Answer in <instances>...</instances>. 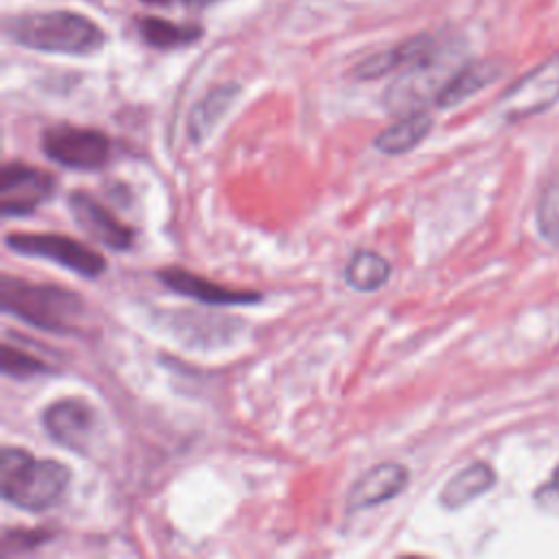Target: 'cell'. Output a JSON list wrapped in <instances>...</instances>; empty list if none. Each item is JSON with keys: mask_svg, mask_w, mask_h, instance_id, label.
<instances>
[{"mask_svg": "<svg viewBox=\"0 0 559 559\" xmlns=\"http://www.w3.org/2000/svg\"><path fill=\"white\" fill-rule=\"evenodd\" d=\"M9 37L31 50L85 57L103 48L105 33L74 11H35L7 22Z\"/></svg>", "mask_w": 559, "mask_h": 559, "instance_id": "cell-1", "label": "cell"}, {"mask_svg": "<svg viewBox=\"0 0 559 559\" xmlns=\"http://www.w3.org/2000/svg\"><path fill=\"white\" fill-rule=\"evenodd\" d=\"M70 469L52 459H35L22 448L0 452V493L24 511H44L66 491Z\"/></svg>", "mask_w": 559, "mask_h": 559, "instance_id": "cell-2", "label": "cell"}, {"mask_svg": "<svg viewBox=\"0 0 559 559\" xmlns=\"http://www.w3.org/2000/svg\"><path fill=\"white\" fill-rule=\"evenodd\" d=\"M0 308L33 328L57 334L72 332L85 312L81 297L72 290L55 284H31L11 275L0 282Z\"/></svg>", "mask_w": 559, "mask_h": 559, "instance_id": "cell-3", "label": "cell"}, {"mask_svg": "<svg viewBox=\"0 0 559 559\" xmlns=\"http://www.w3.org/2000/svg\"><path fill=\"white\" fill-rule=\"evenodd\" d=\"M7 249L26 255L55 262L81 277L94 280L105 273V258L92 247L61 234H7Z\"/></svg>", "mask_w": 559, "mask_h": 559, "instance_id": "cell-4", "label": "cell"}, {"mask_svg": "<svg viewBox=\"0 0 559 559\" xmlns=\"http://www.w3.org/2000/svg\"><path fill=\"white\" fill-rule=\"evenodd\" d=\"M48 159L72 170H100L111 157V140L96 129L55 124L41 133Z\"/></svg>", "mask_w": 559, "mask_h": 559, "instance_id": "cell-5", "label": "cell"}, {"mask_svg": "<svg viewBox=\"0 0 559 559\" xmlns=\"http://www.w3.org/2000/svg\"><path fill=\"white\" fill-rule=\"evenodd\" d=\"M55 177L24 162H7L0 170V212L4 216L33 214L55 194Z\"/></svg>", "mask_w": 559, "mask_h": 559, "instance_id": "cell-6", "label": "cell"}, {"mask_svg": "<svg viewBox=\"0 0 559 559\" xmlns=\"http://www.w3.org/2000/svg\"><path fill=\"white\" fill-rule=\"evenodd\" d=\"M555 103H559V55L524 74L500 100L502 114L511 122L537 116Z\"/></svg>", "mask_w": 559, "mask_h": 559, "instance_id": "cell-7", "label": "cell"}, {"mask_svg": "<svg viewBox=\"0 0 559 559\" xmlns=\"http://www.w3.org/2000/svg\"><path fill=\"white\" fill-rule=\"evenodd\" d=\"M41 426L48 437L66 450L85 454L96 430V415L83 400H57L41 413Z\"/></svg>", "mask_w": 559, "mask_h": 559, "instance_id": "cell-8", "label": "cell"}, {"mask_svg": "<svg viewBox=\"0 0 559 559\" xmlns=\"http://www.w3.org/2000/svg\"><path fill=\"white\" fill-rule=\"evenodd\" d=\"M68 207L74 218V223L98 245L114 249V251H127L133 245V229H129L122 221H118L103 203H98L92 194L76 190L68 197Z\"/></svg>", "mask_w": 559, "mask_h": 559, "instance_id": "cell-9", "label": "cell"}, {"mask_svg": "<svg viewBox=\"0 0 559 559\" xmlns=\"http://www.w3.org/2000/svg\"><path fill=\"white\" fill-rule=\"evenodd\" d=\"M157 280L173 293H179L183 297H192L197 301L212 304V306H245V304H258L262 299V295L255 290L231 288L214 280H205L181 266L159 269Z\"/></svg>", "mask_w": 559, "mask_h": 559, "instance_id": "cell-10", "label": "cell"}, {"mask_svg": "<svg viewBox=\"0 0 559 559\" xmlns=\"http://www.w3.org/2000/svg\"><path fill=\"white\" fill-rule=\"evenodd\" d=\"M408 478L411 474L406 465L393 463V461L378 463L367 472H362L356 478V483L349 487L347 507L356 511V509H367V507L389 502L406 489Z\"/></svg>", "mask_w": 559, "mask_h": 559, "instance_id": "cell-11", "label": "cell"}, {"mask_svg": "<svg viewBox=\"0 0 559 559\" xmlns=\"http://www.w3.org/2000/svg\"><path fill=\"white\" fill-rule=\"evenodd\" d=\"M441 46L435 37L430 35H415L411 39L400 41L397 46L382 50L378 55H371L367 59H362L356 68H354V76L358 79H380L393 70L400 68H408L413 63H419L428 57H432L435 52H439Z\"/></svg>", "mask_w": 559, "mask_h": 559, "instance_id": "cell-12", "label": "cell"}, {"mask_svg": "<svg viewBox=\"0 0 559 559\" xmlns=\"http://www.w3.org/2000/svg\"><path fill=\"white\" fill-rule=\"evenodd\" d=\"M500 74V63L498 61H472L461 66L459 70L452 72V76L445 81L441 92L435 98V105L441 109H450L493 83Z\"/></svg>", "mask_w": 559, "mask_h": 559, "instance_id": "cell-13", "label": "cell"}, {"mask_svg": "<svg viewBox=\"0 0 559 559\" xmlns=\"http://www.w3.org/2000/svg\"><path fill=\"white\" fill-rule=\"evenodd\" d=\"M238 94H240V87L236 83H223L210 90L190 111V118H188L190 140L203 142L212 133V129L221 122V118L229 111Z\"/></svg>", "mask_w": 559, "mask_h": 559, "instance_id": "cell-14", "label": "cell"}, {"mask_svg": "<svg viewBox=\"0 0 559 559\" xmlns=\"http://www.w3.org/2000/svg\"><path fill=\"white\" fill-rule=\"evenodd\" d=\"M493 483H496V472L491 469V465L476 461V463L463 467L459 474H454L443 485L439 502L445 509H461L467 502L483 496L485 491H489L493 487Z\"/></svg>", "mask_w": 559, "mask_h": 559, "instance_id": "cell-15", "label": "cell"}, {"mask_svg": "<svg viewBox=\"0 0 559 559\" xmlns=\"http://www.w3.org/2000/svg\"><path fill=\"white\" fill-rule=\"evenodd\" d=\"M432 129V116L426 109L402 116L395 124L378 133L373 146L384 155H402L413 151Z\"/></svg>", "mask_w": 559, "mask_h": 559, "instance_id": "cell-16", "label": "cell"}, {"mask_svg": "<svg viewBox=\"0 0 559 559\" xmlns=\"http://www.w3.org/2000/svg\"><path fill=\"white\" fill-rule=\"evenodd\" d=\"M138 31L148 46L159 48V50L190 46L203 35L201 26H197V24H177V22H168V20L153 17V15L138 20Z\"/></svg>", "mask_w": 559, "mask_h": 559, "instance_id": "cell-17", "label": "cell"}, {"mask_svg": "<svg viewBox=\"0 0 559 559\" xmlns=\"http://www.w3.org/2000/svg\"><path fill=\"white\" fill-rule=\"evenodd\" d=\"M391 275V264L386 258L371 249H360L356 251L347 264H345V282L354 290L360 293H371L378 290L389 282Z\"/></svg>", "mask_w": 559, "mask_h": 559, "instance_id": "cell-18", "label": "cell"}, {"mask_svg": "<svg viewBox=\"0 0 559 559\" xmlns=\"http://www.w3.org/2000/svg\"><path fill=\"white\" fill-rule=\"evenodd\" d=\"M539 234L559 249V170L546 183L537 203Z\"/></svg>", "mask_w": 559, "mask_h": 559, "instance_id": "cell-19", "label": "cell"}, {"mask_svg": "<svg viewBox=\"0 0 559 559\" xmlns=\"http://www.w3.org/2000/svg\"><path fill=\"white\" fill-rule=\"evenodd\" d=\"M2 373L4 376H11V378H20V380H26V378H33V376H39V373H50L52 367L46 365L44 360H39L37 356L20 349V347H13L9 343L2 345Z\"/></svg>", "mask_w": 559, "mask_h": 559, "instance_id": "cell-20", "label": "cell"}, {"mask_svg": "<svg viewBox=\"0 0 559 559\" xmlns=\"http://www.w3.org/2000/svg\"><path fill=\"white\" fill-rule=\"evenodd\" d=\"M50 539L48 531L41 528H4L2 533V555H13V552H26L33 550Z\"/></svg>", "mask_w": 559, "mask_h": 559, "instance_id": "cell-21", "label": "cell"}, {"mask_svg": "<svg viewBox=\"0 0 559 559\" xmlns=\"http://www.w3.org/2000/svg\"><path fill=\"white\" fill-rule=\"evenodd\" d=\"M535 502L542 511L559 515V465L555 467L550 478L537 487Z\"/></svg>", "mask_w": 559, "mask_h": 559, "instance_id": "cell-22", "label": "cell"}, {"mask_svg": "<svg viewBox=\"0 0 559 559\" xmlns=\"http://www.w3.org/2000/svg\"><path fill=\"white\" fill-rule=\"evenodd\" d=\"M146 4H157V7H170V4H181V7H190V9H203L210 4H216L221 0H142Z\"/></svg>", "mask_w": 559, "mask_h": 559, "instance_id": "cell-23", "label": "cell"}]
</instances>
